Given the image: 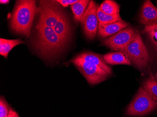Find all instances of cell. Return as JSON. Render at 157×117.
<instances>
[{"label": "cell", "mask_w": 157, "mask_h": 117, "mask_svg": "<svg viewBox=\"0 0 157 117\" xmlns=\"http://www.w3.org/2000/svg\"><path fill=\"white\" fill-rule=\"evenodd\" d=\"M38 10L35 1H17L10 20L11 29L18 34L28 37L30 35L34 16Z\"/></svg>", "instance_id": "obj_1"}, {"label": "cell", "mask_w": 157, "mask_h": 117, "mask_svg": "<svg viewBox=\"0 0 157 117\" xmlns=\"http://www.w3.org/2000/svg\"><path fill=\"white\" fill-rule=\"evenodd\" d=\"M36 47L41 53L52 56L59 53L65 44L55 32L53 28L38 23Z\"/></svg>", "instance_id": "obj_2"}, {"label": "cell", "mask_w": 157, "mask_h": 117, "mask_svg": "<svg viewBox=\"0 0 157 117\" xmlns=\"http://www.w3.org/2000/svg\"><path fill=\"white\" fill-rule=\"evenodd\" d=\"M118 52L124 53L130 62L141 70L146 68L150 60L148 50L138 32L127 46Z\"/></svg>", "instance_id": "obj_3"}, {"label": "cell", "mask_w": 157, "mask_h": 117, "mask_svg": "<svg viewBox=\"0 0 157 117\" xmlns=\"http://www.w3.org/2000/svg\"><path fill=\"white\" fill-rule=\"evenodd\" d=\"M157 108V102L140 87L137 94L128 106L126 114L130 116H143L150 113Z\"/></svg>", "instance_id": "obj_4"}, {"label": "cell", "mask_w": 157, "mask_h": 117, "mask_svg": "<svg viewBox=\"0 0 157 117\" xmlns=\"http://www.w3.org/2000/svg\"><path fill=\"white\" fill-rule=\"evenodd\" d=\"M71 62L75 66L91 85L99 84L106 80L110 75L98 65L75 57Z\"/></svg>", "instance_id": "obj_5"}, {"label": "cell", "mask_w": 157, "mask_h": 117, "mask_svg": "<svg viewBox=\"0 0 157 117\" xmlns=\"http://www.w3.org/2000/svg\"><path fill=\"white\" fill-rule=\"evenodd\" d=\"M56 1H41L40 2V18L38 24L53 28L63 13Z\"/></svg>", "instance_id": "obj_6"}, {"label": "cell", "mask_w": 157, "mask_h": 117, "mask_svg": "<svg viewBox=\"0 0 157 117\" xmlns=\"http://www.w3.org/2000/svg\"><path fill=\"white\" fill-rule=\"evenodd\" d=\"M98 6V4L91 1L81 20L86 36L90 39H94L98 29L99 21L97 16Z\"/></svg>", "instance_id": "obj_7"}, {"label": "cell", "mask_w": 157, "mask_h": 117, "mask_svg": "<svg viewBox=\"0 0 157 117\" xmlns=\"http://www.w3.org/2000/svg\"><path fill=\"white\" fill-rule=\"evenodd\" d=\"M137 32L133 27L129 26L104 39L103 44L112 50L119 51L127 46L135 38Z\"/></svg>", "instance_id": "obj_8"}, {"label": "cell", "mask_w": 157, "mask_h": 117, "mask_svg": "<svg viewBox=\"0 0 157 117\" xmlns=\"http://www.w3.org/2000/svg\"><path fill=\"white\" fill-rule=\"evenodd\" d=\"M139 21L145 26L157 25V9L151 1L147 0L144 3Z\"/></svg>", "instance_id": "obj_9"}, {"label": "cell", "mask_w": 157, "mask_h": 117, "mask_svg": "<svg viewBox=\"0 0 157 117\" xmlns=\"http://www.w3.org/2000/svg\"><path fill=\"white\" fill-rule=\"evenodd\" d=\"M129 26V24L124 20L110 24H102L99 23L98 35L101 38L108 37Z\"/></svg>", "instance_id": "obj_10"}, {"label": "cell", "mask_w": 157, "mask_h": 117, "mask_svg": "<svg viewBox=\"0 0 157 117\" xmlns=\"http://www.w3.org/2000/svg\"><path fill=\"white\" fill-rule=\"evenodd\" d=\"M54 30L65 45L70 39L71 27L69 22L65 13H63L53 28Z\"/></svg>", "instance_id": "obj_11"}, {"label": "cell", "mask_w": 157, "mask_h": 117, "mask_svg": "<svg viewBox=\"0 0 157 117\" xmlns=\"http://www.w3.org/2000/svg\"><path fill=\"white\" fill-rule=\"evenodd\" d=\"M76 57L87 62L96 64L108 73L109 75H112V70L111 68L106 64L103 59L99 54L90 52H84L78 55Z\"/></svg>", "instance_id": "obj_12"}, {"label": "cell", "mask_w": 157, "mask_h": 117, "mask_svg": "<svg viewBox=\"0 0 157 117\" xmlns=\"http://www.w3.org/2000/svg\"><path fill=\"white\" fill-rule=\"evenodd\" d=\"M103 60L105 62L110 65H127L132 64L127 56L120 52L107 53L103 56Z\"/></svg>", "instance_id": "obj_13"}, {"label": "cell", "mask_w": 157, "mask_h": 117, "mask_svg": "<svg viewBox=\"0 0 157 117\" xmlns=\"http://www.w3.org/2000/svg\"><path fill=\"white\" fill-rule=\"evenodd\" d=\"M24 43L21 39H0V54L7 58L10 52L17 46Z\"/></svg>", "instance_id": "obj_14"}, {"label": "cell", "mask_w": 157, "mask_h": 117, "mask_svg": "<svg viewBox=\"0 0 157 117\" xmlns=\"http://www.w3.org/2000/svg\"><path fill=\"white\" fill-rule=\"evenodd\" d=\"M90 1L89 0H80L71 6L74 15L75 20L77 22H81V19L87 9Z\"/></svg>", "instance_id": "obj_15"}, {"label": "cell", "mask_w": 157, "mask_h": 117, "mask_svg": "<svg viewBox=\"0 0 157 117\" xmlns=\"http://www.w3.org/2000/svg\"><path fill=\"white\" fill-rule=\"evenodd\" d=\"M143 87L151 98L157 102V81L151 73L149 78L144 82Z\"/></svg>", "instance_id": "obj_16"}, {"label": "cell", "mask_w": 157, "mask_h": 117, "mask_svg": "<svg viewBox=\"0 0 157 117\" xmlns=\"http://www.w3.org/2000/svg\"><path fill=\"white\" fill-rule=\"evenodd\" d=\"M101 10L105 14L113 15L119 14L120 11V6L114 1L106 0L99 6Z\"/></svg>", "instance_id": "obj_17"}, {"label": "cell", "mask_w": 157, "mask_h": 117, "mask_svg": "<svg viewBox=\"0 0 157 117\" xmlns=\"http://www.w3.org/2000/svg\"><path fill=\"white\" fill-rule=\"evenodd\" d=\"M97 16L99 23L102 24H110L122 20L120 16V13L113 15H108L103 12L99 8V6L97 11Z\"/></svg>", "instance_id": "obj_18"}, {"label": "cell", "mask_w": 157, "mask_h": 117, "mask_svg": "<svg viewBox=\"0 0 157 117\" xmlns=\"http://www.w3.org/2000/svg\"><path fill=\"white\" fill-rule=\"evenodd\" d=\"M144 32L146 33L157 50V25L145 26Z\"/></svg>", "instance_id": "obj_19"}, {"label": "cell", "mask_w": 157, "mask_h": 117, "mask_svg": "<svg viewBox=\"0 0 157 117\" xmlns=\"http://www.w3.org/2000/svg\"><path fill=\"white\" fill-rule=\"evenodd\" d=\"M10 108L6 100L3 97L0 98V117H8L10 112Z\"/></svg>", "instance_id": "obj_20"}, {"label": "cell", "mask_w": 157, "mask_h": 117, "mask_svg": "<svg viewBox=\"0 0 157 117\" xmlns=\"http://www.w3.org/2000/svg\"><path fill=\"white\" fill-rule=\"evenodd\" d=\"M56 2L62 5L63 7H67L68 5H73L76 3L78 1L77 0H58L56 1Z\"/></svg>", "instance_id": "obj_21"}, {"label": "cell", "mask_w": 157, "mask_h": 117, "mask_svg": "<svg viewBox=\"0 0 157 117\" xmlns=\"http://www.w3.org/2000/svg\"><path fill=\"white\" fill-rule=\"evenodd\" d=\"M9 117H19L18 116V113L15 111L13 110L12 109H11L10 110V112L9 115Z\"/></svg>", "instance_id": "obj_22"}, {"label": "cell", "mask_w": 157, "mask_h": 117, "mask_svg": "<svg viewBox=\"0 0 157 117\" xmlns=\"http://www.w3.org/2000/svg\"><path fill=\"white\" fill-rule=\"evenodd\" d=\"M10 1L9 0H1L0 1V2L1 4H6L7 3H8Z\"/></svg>", "instance_id": "obj_23"}, {"label": "cell", "mask_w": 157, "mask_h": 117, "mask_svg": "<svg viewBox=\"0 0 157 117\" xmlns=\"http://www.w3.org/2000/svg\"><path fill=\"white\" fill-rule=\"evenodd\" d=\"M155 79H156V80L157 81V72L156 73V74L155 75Z\"/></svg>", "instance_id": "obj_24"}, {"label": "cell", "mask_w": 157, "mask_h": 117, "mask_svg": "<svg viewBox=\"0 0 157 117\" xmlns=\"http://www.w3.org/2000/svg\"></svg>", "instance_id": "obj_25"}]
</instances>
